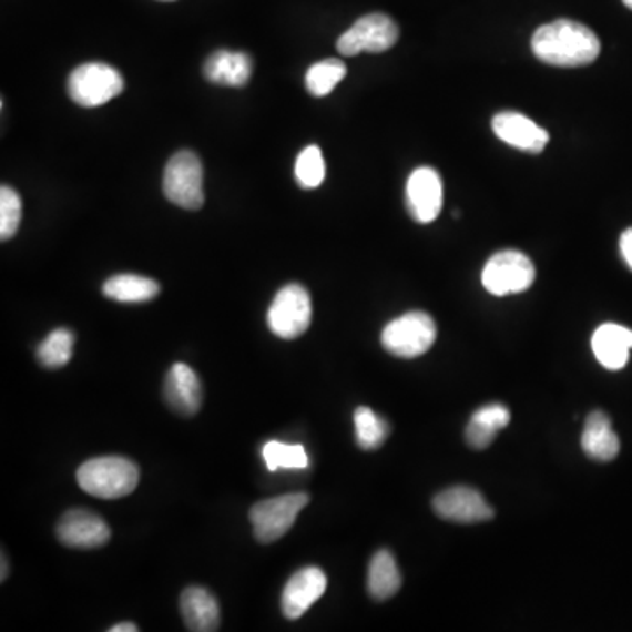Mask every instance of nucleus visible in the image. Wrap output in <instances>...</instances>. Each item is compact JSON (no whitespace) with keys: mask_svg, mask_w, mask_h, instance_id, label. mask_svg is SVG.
Masks as SVG:
<instances>
[{"mask_svg":"<svg viewBox=\"0 0 632 632\" xmlns=\"http://www.w3.org/2000/svg\"><path fill=\"white\" fill-rule=\"evenodd\" d=\"M532 53L555 68H583L598 59L601 41L583 23L561 18L536 30Z\"/></svg>","mask_w":632,"mask_h":632,"instance_id":"f257e3e1","label":"nucleus"},{"mask_svg":"<svg viewBox=\"0 0 632 632\" xmlns=\"http://www.w3.org/2000/svg\"><path fill=\"white\" fill-rule=\"evenodd\" d=\"M78 485L99 499H120L134 492L140 483V468L125 457H98L78 469Z\"/></svg>","mask_w":632,"mask_h":632,"instance_id":"f03ea898","label":"nucleus"},{"mask_svg":"<svg viewBox=\"0 0 632 632\" xmlns=\"http://www.w3.org/2000/svg\"><path fill=\"white\" fill-rule=\"evenodd\" d=\"M436 334L432 316L424 312L406 313L385 325L381 345L394 357L417 358L432 348Z\"/></svg>","mask_w":632,"mask_h":632,"instance_id":"7ed1b4c3","label":"nucleus"},{"mask_svg":"<svg viewBox=\"0 0 632 632\" xmlns=\"http://www.w3.org/2000/svg\"><path fill=\"white\" fill-rule=\"evenodd\" d=\"M308 493H285L279 498L257 502L249 510V522L258 543H274L287 534L297 514L308 504Z\"/></svg>","mask_w":632,"mask_h":632,"instance_id":"20e7f679","label":"nucleus"},{"mask_svg":"<svg viewBox=\"0 0 632 632\" xmlns=\"http://www.w3.org/2000/svg\"><path fill=\"white\" fill-rule=\"evenodd\" d=\"M69 98L83 108L98 105L119 98L123 92V78L108 63H83L71 72L68 81Z\"/></svg>","mask_w":632,"mask_h":632,"instance_id":"39448f33","label":"nucleus"},{"mask_svg":"<svg viewBox=\"0 0 632 632\" xmlns=\"http://www.w3.org/2000/svg\"><path fill=\"white\" fill-rule=\"evenodd\" d=\"M203 164L194 152H180L165 165L164 194L183 210H198L204 204Z\"/></svg>","mask_w":632,"mask_h":632,"instance_id":"423d86ee","label":"nucleus"},{"mask_svg":"<svg viewBox=\"0 0 632 632\" xmlns=\"http://www.w3.org/2000/svg\"><path fill=\"white\" fill-rule=\"evenodd\" d=\"M536 269L531 258L517 249H504L490 258L483 267L481 282L492 295L522 294L534 283Z\"/></svg>","mask_w":632,"mask_h":632,"instance_id":"0eeeda50","label":"nucleus"},{"mask_svg":"<svg viewBox=\"0 0 632 632\" xmlns=\"http://www.w3.org/2000/svg\"><path fill=\"white\" fill-rule=\"evenodd\" d=\"M312 299L303 285L292 283L274 297L267 313L271 333L282 339H295L303 336L312 324Z\"/></svg>","mask_w":632,"mask_h":632,"instance_id":"6e6552de","label":"nucleus"},{"mask_svg":"<svg viewBox=\"0 0 632 632\" xmlns=\"http://www.w3.org/2000/svg\"><path fill=\"white\" fill-rule=\"evenodd\" d=\"M399 39V27L387 14L373 13L358 18L342 38L337 39V51L343 57L358 53H384Z\"/></svg>","mask_w":632,"mask_h":632,"instance_id":"1a4fd4ad","label":"nucleus"},{"mask_svg":"<svg viewBox=\"0 0 632 632\" xmlns=\"http://www.w3.org/2000/svg\"><path fill=\"white\" fill-rule=\"evenodd\" d=\"M435 511L441 519L457 523H478L493 519V510L478 490L451 487L436 496Z\"/></svg>","mask_w":632,"mask_h":632,"instance_id":"9d476101","label":"nucleus"},{"mask_svg":"<svg viewBox=\"0 0 632 632\" xmlns=\"http://www.w3.org/2000/svg\"><path fill=\"white\" fill-rule=\"evenodd\" d=\"M406 203L418 224H430L442 207V182L435 169L418 167L406 185Z\"/></svg>","mask_w":632,"mask_h":632,"instance_id":"9b49d317","label":"nucleus"},{"mask_svg":"<svg viewBox=\"0 0 632 632\" xmlns=\"http://www.w3.org/2000/svg\"><path fill=\"white\" fill-rule=\"evenodd\" d=\"M59 541L69 548L104 547L111 538L110 526L99 517L98 513L89 510H71L63 514L57 526Z\"/></svg>","mask_w":632,"mask_h":632,"instance_id":"f8f14e48","label":"nucleus"},{"mask_svg":"<svg viewBox=\"0 0 632 632\" xmlns=\"http://www.w3.org/2000/svg\"><path fill=\"white\" fill-rule=\"evenodd\" d=\"M327 577L320 568L299 569L283 589L282 611L288 620H297L324 595Z\"/></svg>","mask_w":632,"mask_h":632,"instance_id":"ddd939ff","label":"nucleus"},{"mask_svg":"<svg viewBox=\"0 0 632 632\" xmlns=\"http://www.w3.org/2000/svg\"><path fill=\"white\" fill-rule=\"evenodd\" d=\"M493 134L510 146L519 147L527 153H541L550 141L543 126L532 122L526 114L504 111L493 116Z\"/></svg>","mask_w":632,"mask_h":632,"instance_id":"4468645a","label":"nucleus"},{"mask_svg":"<svg viewBox=\"0 0 632 632\" xmlns=\"http://www.w3.org/2000/svg\"><path fill=\"white\" fill-rule=\"evenodd\" d=\"M164 396L173 411L194 417L203 406V385L192 367L174 364L165 376Z\"/></svg>","mask_w":632,"mask_h":632,"instance_id":"2eb2a0df","label":"nucleus"},{"mask_svg":"<svg viewBox=\"0 0 632 632\" xmlns=\"http://www.w3.org/2000/svg\"><path fill=\"white\" fill-rule=\"evenodd\" d=\"M592 350L601 366L610 371H619L629 363L632 350V330L616 324L598 327L592 336Z\"/></svg>","mask_w":632,"mask_h":632,"instance_id":"dca6fc26","label":"nucleus"},{"mask_svg":"<svg viewBox=\"0 0 632 632\" xmlns=\"http://www.w3.org/2000/svg\"><path fill=\"white\" fill-rule=\"evenodd\" d=\"M188 631L213 632L220 628V606L215 595L203 587H188L180 601Z\"/></svg>","mask_w":632,"mask_h":632,"instance_id":"f3484780","label":"nucleus"},{"mask_svg":"<svg viewBox=\"0 0 632 632\" xmlns=\"http://www.w3.org/2000/svg\"><path fill=\"white\" fill-rule=\"evenodd\" d=\"M252 68V59L246 53L220 50L204 63V77L211 83L241 89L248 83Z\"/></svg>","mask_w":632,"mask_h":632,"instance_id":"a211bd4d","label":"nucleus"},{"mask_svg":"<svg viewBox=\"0 0 632 632\" xmlns=\"http://www.w3.org/2000/svg\"><path fill=\"white\" fill-rule=\"evenodd\" d=\"M582 448L587 457L599 462H610L620 451L619 436L611 427L610 417L603 411H592L583 427Z\"/></svg>","mask_w":632,"mask_h":632,"instance_id":"6ab92c4d","label":"nucleus"},{"mask_svg":"<svg viewBox=\"0 0 632 632\" xmlns=\"http://www.w3.org/2000/svg\"><path fill=\"white\" fill-rule=\"evenodd\" d=\"M510 411L498 402L483 406L472 414L468 427H466V441L469 447L483 450L492 445L499 430L504 429L510 424Z\"/></svg>","mask_w":632,"mask_h":632,"instance_id":"aec40b11","label":"nucleus"},{"mask_svg":"<svg viewBox=\"0 0 632 632\" xmlns=\"http://www.w3.org/2000/svg\"><path fill=\"white\" fill-rule=\"evenodd\" d=\"M400 578L396 559L388 550H379L373 555L367 571V590L376 601H387L399 592Z\"/></svg>","mask_w":632,"mask_h":632,"instance_id":"412c9836","label":"nucleus"},{"mask_svg":"<svg viewBox=\"0 0 632 632\" xmlns=\"http://www.w3.org/2000/svg\"><path fill=\"white\" fill-rule=\"evenodd\" d=\"M102 292L105 297L119 303H147L161 294V285L137 274H116L104 283Z\"/></svg>","mask_w":632,"mask_h":632,"instance_id":"4be33fe9","label":"nucleus"},{"mask_svg":"<svg viewBox=\"0 0 632 632\" xmlns=\"http://www.w3.org/2000/svg\"><path fill=\"white\" fill-rule=\"evenodd\" d=\"M354 420L358 447L364 448V450H376L384 445L385 439L390 435V427H388L387 421L366 406L355 409Z\"/></svg>","mask_w":632,"mask_h":632,"instance_id":"5701e85b","label":"nucleus"},{"mask_svg":"<svg viewBox=\"0 0 632 632\" xmlns=\"http://www.w3.org/2000/svg\"><path fill=\"white\" fill-rule=\"evenodd\" d=\"M346 77V65L342 60L327 59L315 63L306 72V89L315 98H325L329 95L337 83H342Z\"/></svg>","mask_w":632,"mask_h":632,"instance_id":"b1692460","label":"nucleus"},{"mask_svg":"<svg viewBox=\"0 0 632 632\" xmlns=\"http://www.w3.org/2000/svg\"><path fill=\"white\" fill-rule=\"evenodd\" d=\"M74 348V334L69 329H55L39 345L38 360L48 369L68 366Z\"/></svg>","mask_w":632,"mask_h":632,"instance_id":"393cba45","label":"nucleus"},{"mask_svg":"<svg viewBox=\"0 0 632 632\" xmlns=\"http://www.w3.org/2000/svg\"><path fill=\"white\" fill-rule=\"evenodd\" d=\"M262 456L266 460L269 471L278 469H306L308 468V453L303 445H287L282 441H267L262 448Z\"/></svg>","mask_w":632,"mask_h":632,"instance_id":"a878e982","label":"nucleus"},{"mask_svg":"<svg viewBox=\"0 0 632 632\" xmlns=\"http://www.w3.org/2000/svg\"><path fill=\"white\" fill-rule=\"evenodd\" d=\"M295 180L303 188H316L325 180V161L322 150L315 144L304 147L295 162Z\"/></svg>","mask_w":632,"mask_h":632,"instance_id":"bb28decb","label":"nucleus"},{"mask_svg":"<svg viewBox=\"0 0 632 632\" xmlns=\"http://www.w3.org/2000/svg\"><path fill=\"white\" fill-rule=\"evenodd\" d=\"M21 222V198L11 186L0 188V239L8 241L17 234Z\"/></svg>","mask_w":632,"mask_h":632,"instance_id":"cd10ccee","label":"nucleus"},{"mask_svg":"<svg viewBox=\"0 0 632 632\" xmlns=\"http://www.w3.org/2000/svg\"><path fill=\"white\" fill-rule=\"evenodd\" d=\"M620 253H622L629 269L632 271V227L622 232V236H620Z\"/></svg>","mask_w":632,"mask_h":632,"instance_id":"c85d7f7f","label":"nucleus"},{"mask_svg":"<svg viewBox=\"0 0 632 632\" xmlns=\"http://www.w3.org/2000/svg\"><path fill=\"white\" fill-rule=\"evenodd\" d=\"M137 625L131 624V622H125V624H116L110 629V632H137Z\"/></svg>","mask_w":632,"mask_h":632,"instance_id":"c756f323","label":"nucleus"},{"mask_svg":"<svg viewBox=\"0 0 632 632\" xmlns=\"http://www.w3.org/2000/svg\"><path fill=\"white\" fill-rule=\"evenodd\" d=\"M6 574H8V565H6V555H2V580H6Z\"/></svg>","mask_w":632,"mask_h":632,"instance_id":"7c9ffc66","label":"nucleus"},{"mask_svg":"<svg viewBox=\"0 0 632 632\" xmlns=\"http://www.w3.org/2000/svg\"><path fill=\"white\" fill-rule=\"evenodd\" d=\"M624 4L628 6L629 9H632V0H624Z\"/></svg>","mask_w":632,"mask_h":632,"instance_id":"2f4dec72","label":"nucleus"},{"mask_svg":"<svg viewBox=\"0 0 632 632\" xmlns=\"http://www.w3.org/2000/svg\"><path fill=\"white\" fill-rule=\"evenodd\" d=\"M162 2H174V0H162Z\"/></svg>","mask_w":632,"mask_h":632,"instance_id":"473e14b6","label":"nucleus"}]
</instances>
